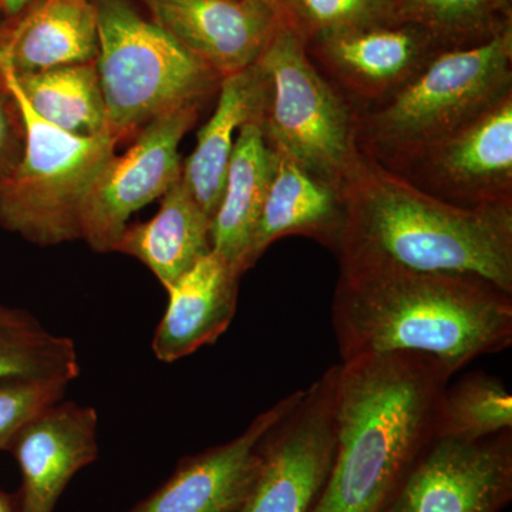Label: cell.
<instances>
[{"label":"cell","instance_id":"1","mask_svg":"<svg viewBox=\"0 0 512 512\" xmlns=\"http://www.w3.org/2000/svg\"><path fill=\"white\" fill-rule=\"evenodd\" d=\"M332 322L342 362L414 353L457 373L510 348L512 296L463 276L340 268Z\"/></svg>","mask_w":512,"mask_h":512},{"label":"cell","instance_id":"2","mask_svg":"<svg viewBox=\"0 0 512 512\" xmlns=\"http://www.w3.org/2000/svg\"><path fill=\"white\" fill-rule=\"evenodd\" d=\"M343 195L340 268L463 276L512 296V207L448 204L365 156Z\"/></svg>","mask_w":512,"mask_h":512},{"label":"cell","instance_id":"3","mask_svg":"<svg viewBox=\"0 0 512 512\" xmlns=\"http://www.w3.org/2000/svg\"><path fill=\"white\" fill-rule=\"evenodd\" d=\"M453 375L439 360L414 353L343 362L335 460L311 512H384L436 439L441 397Z\"/></svg>","mask_w":512,"mask_h":512},{"label":"cell","instance_id":"4","mask_svg":"<svg viewBox=\"0 0 512 512\" xmlns=\"http://www.w3.org/2000/svg\"><path fill=\"white\" fill-rule=\"evenodd\" d=\"M512 92V28L441 50L392 99L356 113L360 154L389 171L477 119Z\"/></svg>","mask_w":512,"mask_h":512},{"label":"cell","instance_id":"5","mask_svg":"<svg viewBox=\"0 0 512 512\" xmlns=\"http://www.w3.org/2000/svg\"><path fill=\"white\" fill-rule=\"evenodd\" d=\"M99 29L97 74L107 128L117 144L133 141L151 121L205 104L222 77L141 15L131 0H93Z\"/></svg>","mask_w":512,"mask_h":512},{"label":"cell","instance_id":"6","mask_svg":"<svg viewBox=\"0 0 512 512\" xmlns=\"http://www.w3.org/2000/svg\"><path fill=\"white\" fill-rule=\"evenodd\" d=\"M3 77L22 113L25 150L0 184V225L40 247L82 239L87 198L117 143L110 133L79 137L50 126Z\"/></svg>","mask_w":512,"mask_h":512},{"label":"cell","instance_id":"7","mask_svg":"<svg viewBox=\"0 0 512 512\" xmlns=\"http://www.w3.org/2000/svg\"><path fill=\"white\" fill-rule=\"evenodd\" d=\"M258 63L271 83L264 121L269 144L343 190L363 157L352 104L320 73L298 30L279 26Z\"/></svg>","mask_w":512,"mask_h":512},{"label":"cell","instance_id":"8","mask_svg":"<svg viewBox=\"0 0 512 512\" xmlns=\"http://www.w3.org/2000/svg\"><path fill=\"white\" fill-rule=\"evenodd\" d=\"M340 365L303 390L291 413L271 430L247 503L238 512H311L336 451Z\"/></svg>","mask_w":512,"mask_h":512},{"label":"cell","instance_id":"9","mask_svg":"<svg viewBox=\"0 0 512 512\" xmlns=\"http://www.w3.org/2000/svg\"><path fill=\"white\" fill-rule=\"evenodd\" d=\"M204 104L171 111L144 127L126 153L110 158L94 183L82 217V239L96 252H111L131 215L163 197L183 174L181 140Z\"/></svg>","mask_w":512,"mask_h":512},{"label":"cell","instance_id":"10","mask_svg":"<svg viewBox=\"0 0 512 512\" xmlns=\"http://www.w3.org/2000/svg\"><path fill=\"white\" fill-rule=\"evenodd\" d=\"M392 173L457 207H512V92Z\"/></svg>","mask_w":512,"mask_h":512},{"label":"cell","instance_id":"11","mask_svg":"<svg viewBox=\"0 0 512 512\" xmlns=\"http://www.w3.org/2000/svg\"><path fill=\"white\" fill-rule=\"evenodd\" d=\"M511 497V431L478 441L436 437L384 512H498Z\"/></svg>","mask_w":512,"mask_h":512},{"label":"cell","instance_id":"12","mask_svg":"<svg viewBox=\"0 0 512 512\" xmlns=\"http://www.w3.org/2000/svg\"><path fill=\"white\" fill-rule=\"evenodd\" d=\"M306 46L320 73L356 113L392 99L446 50L427 30L406 22L313 37Z\"/></svg>","mask_w":512,"mask_h":512},{"label":"cell","instance_id":"13","mask_svg":"<svg viewBox=\"0 0 512 512\" xmlns=\"http://www.w3.org/2000/svg\"><path fill=\"white\" fill-rule=\"evenodd\" d=\"M296 390L234 440L178 464L173 476L127 512H238L252 493L266 436L302 399Z\"/></svg>","mask_w":512,"mask_h":512},{"label":"cell","instance_id":"14","mask_svg":"<svg viewBox=\"0 0 512 512\" xmlns=\"http://www.w3.org/2000/svg\"><path fill=\"white\" fill-rule=\"evenodd\" d=\"M96 409L57 402L36 414L10 444L22 474L19 512H53L72 478L99 456Z\"/></svg>","mask_w":512,"mask_h":512},{"label":"cell","instance_id":"15","mask_svg":"<svg viewBox=\"0 0 512 512\" xmlns=\"http://www.w3.org/2000/svg\"><path fill=\"white\" fill-rule=\"evenodd\" d=\"M150 19L224 77L258 62L278 20L249 0H141Z\"/></svg>","mask_w":512,"mask_h":512},{"label":"cell","instance_id":"16","mask_svg":"<svg viewBox=\"0 0 512 512\" xmlns=\"http://www.w3.org/2000/svg\"><path fill=\"white\" fill-rule=\"evenodd\" d=\"M97 56L93 0H35L18 18L0 20V72H45Z\"/></svg>","mask_w":512,"mask_h":512},{"label":"cell","instance_id":"17","mask_svg":"<svg viewBox=\"0 0 512 512\" xmlns=\"http://www.w3.org/2000/svg\"><path fill=\"white\" fill-rule=\"evenodd\" d=\"M239 274L211 251L167 289L168 305L153 338L158 360L173 363L212 345L237 312Z\"/></svg>","mask_w":512,"mask_h":512},{"label":"cell","instance_id":"18","mask_svg":"<svg viewBox=\"0 0 512 512\" xmlns=\"http://www.w3.org/2000/svg\"><path fill=\"white\" fill-rule=\"evenodd\" d=\"M276 154L278 163L245 258V271L288 235L311 238L336 254L345 228L342 188L308 173L285 154Z\"/></svg>","mask_w":512,"mask_h":512},{"label":"cell","instance_id":"19","mask_svg":"<svg viewBox=\"0 0 512 512\" xmlns=\"http://www.w3.org/2000/svg\"><path fill=\"white\" fill-rule=\"evenodd\" d=\"M218 93L217 107L198 131L197 146L184 161L181 174L192 198L211 220L220 207L239 128L251 121L265 120L271 83L256 62L242 72L224 77Z\"/></svg>","mask_w":512,"mask_h":512},{"label":"cell","instance_id":"20","mask_svg":"<svg viewBox=\"0 0 512 512\" xmlns=\"http://www.w3.org/2000/svg\"><path fill=\"white\" fill-rule=\"evenodd\" d=\"M265 120L239 128L220 207L211 224L212 251L244 275L245 258L274 178L278 154L266 138Z\"/></svg>","mask_w":512,"mask_h":512},{"label":"cell","instance_id":"21","mask_svg":"<svg viewBox=\"0 0 512 512\" xmlns=\"http://www.w3.org/2000/svg\"><path fill=\"white\" fill-rule=\"evenodd\" d=\"M161 198L157 214L127 225L113 251L143 262L168 289L212 251V220L181 178Z\"/></svg>","mask_w":512,"mask_h":512},{"label":"cell","instance_id":"22","mask_svg":"<svg viewBox=\"0 0 512 512\" xmlns=\"http://www.w3.org/2000/svg\"><path fill=\"white\" fill-rule=\"evenodd\" d=\"M16 89L39 119L64 133L96 137L109 133L96 63L13 74Z\"/></svg>","mask_w":512,"mask_h":512},{"label":"cell","instance_id":"23","mask_svg":"<svg viewBox=\"0 0 512 512\" xmlns=\"http://www.w3.org/2000/svg\"><path fill=\"white\" fill-rule=\"evenodd\" d=\"M80 366L74 342L23 309L0 305V386L18 380L70 384Z\"/></svg>","mask_w":512,"mask_h":512},{"label":"cell","instance_id":"24","mask_svg":"<svg viewBox=\"0 0 512 512\" xmlns=\"http://www.w3.org/2000/svg\"><path fill=\"white\" fill-rule=\"evenodd\" d=\"M402 22L420 26L446 49L487 42L511 28V0H393Z\"/></svg>","mask_w":512,"mask_h":512},{"label":"cell","instance_id":"25","mask_svg":"<svg viewBox=\"0 0 512 512\" xmlns=\"http://www.w3.org/2000/svg\"><path fill=\"white\" fill-rule=\"evenodd\" d=\"M512 430V396L498 377L473 373L446 387L436 437L478 441Z\"/></svg>","mask_w":512,"mask_h":512},{"label":"cell","instance_id":"26","mask_svg":"<svg viewBox=\"0 0 512 512\" xmlns=\"http://www.w3.org/2000/svg\"><path fill=\"white\" fill-rule=\"evenodd\" d=\"M306 40L402 22L393 0H292Z\"/></svg>","mask_w":512,"mask_h":512},{"label":"cell","instance_id":"27","mask_svg":"<svg viewBox=\"0 0 512 512\" xmlns=\"http://www.w3.org/2000/svg\"><path fill=\"white\" fill-rule=\"evenodd\" d=\"M69 384L18 380L0 386V451L9 450L22 427L36 414L63 400Z\"/></svg>","mask_w":512,"mask_h":512},{"label":"cell","instance_id":"28","mask_svg":"<svg viewBox=\"0 0 512 512\" xmlns=\"http://www.w3.org/2000/svg\"><path fill=\"white\" fill-rule=\"evenodd\" d=\"M25 150V124L18 100L0 73V184L9 178Z\"/></svg>","mask_w":512,"mask_h":512},{"label":"cell","instance_id":"29","mask_svg":"<svg viewBox=\"0 0 512 512\" xmlns=\"http://www.w3.org/2000/svg\"><path fill=\"white\" fill-rule=\"evenodd\" d=\"M249 2H254L268 10L278 20L279 25L298 30L303 35L301 22H299L298 15H296L292 0H249Z\"/></svg>","mask_w":512,"mask_h":512},{"label":"cell","instance_id":"30","mask_svg":"<svg viewBox=\"0 0 512 512\" xmlns=\"http://www.w3.org/2000/svg\"><path fill=\"white\" fill-rule=\"evenodd\" d=\"M35 0H0V20L18 18Z\"/></svg>","mask_w":512,"mask_h":512},{"label":"cell","instance_id":"31","mask_svg":"<svg viewBox=\"0 0 512 512\" xmlns=\"http://www.w3.org/2000/svg\"><path fill=\"white\" fill-rule=\"evenodd\" d=\"M0 512H19L18 500L0 491Z\"/></svg>","mask_w":512,"mask_h":512}]
</instances>
